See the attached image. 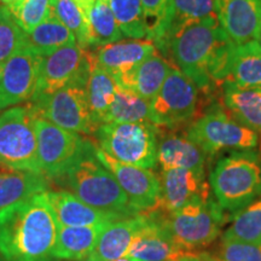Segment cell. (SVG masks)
Listing matches in <instances>:
<instances>
[{"label":"cell","instance_id":"obj_14","mask_svg":"<svg viewBox=\"0 0 261 261\" xmlns=\"http://www.w3.org/2000/svg\"><path fill=\"white\" fill-rule=\"evenodd\" d=\"M41 61V56L23 46L3 64L0 112L32 99L37 89Z\"/></svg>","mask_w":261,"mask_h":261},{"label":"cell","instance_id":"obj_45","mask_svg":"<svg viewBox=\"0 0 261 261\" xmlns=\"http://www.w3.org/2000/svg\"><path fill=\"white\" fill-rule=\"evenodd\" d=\"M2 74H3V64H0V77H2Z\"/></svg>","mask_w":261,"mask_h":261},{"label":"cell","instance_id":"obj_4","mask_svg":"<svg viewBox=\"0 0 261 261\" xmlns=\"http://www.w3.org/2000/svg\"><path fill=\"white\" fill-rule=\"evenodd\" d=\"M210 187L224 211L237 213L261 196V158L247 150L220 159L211 173Z\"/></svg>","mask_w":261,"mask_h":261},{"label":"cell","instance_id":"obj_5","mask_svg":"<svg viewBox=\"0 0 261 261\" xmlns=\"http://www.w3.org/2000/svg\"><path fill=\"white\" fill-rule=\"evenodd\" d=\"M94 135L99 149L116 161L148 169L158 165L159 128L152 123H102Z\"/></svg>","mask_w":261,"mask_h":261},{"label":"cell","instance_id":"obj_15","mask_svg":"<svg viewBox=\"0 0 261 261\" xmlns=\"http://www.w3.org/2000/svg\"><path fill=\"white\" fill-rule=\"evenodd\" d=\"M158 52L155 44L145 39H125L90 50L91 65L100 68L117 80Z\"/></svg>","mask_w":261,"mask_h":261},{"label":"cell","instance_id":"obj_46","mask_svg":"<svg viewBox=\"0 0 261 261\" xmlns=\"http://www.w3.org/2000/svg\"><path fill=\"white\" fill-rule=\"evenodd\" d=\"M0 261H6V260L4 259V256L2 255V253H0Z\"/></svg>","mask_w":261,"mask_h":261},{"label":"cell","instance_id":"obj_32","mask_svg":"<svg viewBox=\"0 0 261 261\" xmlns=\"http://www.w3.org/2000/svg\"><path fill=\"white\" fill-rule=\"evenodd\" d=\"M223 237L261 244V196L233 215Z\"/></svg>","mask_w":261,"mask_h":261},{"label":"cell","instance_id":"obj_1","mask_svg":"<svg viewBox=\"0 0 261 261\" xmlns=\"http://www.w3.org/2000/svg\"><path fill=\"white\" fill-rule=\"evenodd\" d=\"M233 47L218 17H212L185 25L159 52L202 92H211L228 80Z\"/></svg>","mask_w":261,"mask_h":261},{"label":"cell","instance_id":"obj_39","mask_svg":"<svg viewBox=\"0 0 261 261\" xmlns=\"http://www.w3.org/2000/svg\"><path fill=\"white\" fill-rule=\"evenodd\" d=\"M167 261H201L200 255L192 252H185V250H180L177 254H174L171 259Z\"/></svg>","mask_w":261,"mask_h":261},{"label":"cell","instance_id":"obj_7","mask_svg":"<svg viewBox=\"0 0 261 261\" xmlns=\"http://www.w3.org/2000/svg\"><path fill=\"white\" fill-rule=\"evenodd\" d=\"M187 136L204 150L207 155H215L223 150L255 149L260 136L255 130L237 121L220 107H212L189 127Z\"/></svg>","mask_w":261,"mask_h":261},{"label":"cell","instance_id":"obj_31","mask_svg":"<svg viewBox=\"0 0 261 261\" xmlns=\"http://www.w3.org/2000/svg\"><path fill=\"white\" fill-rule=\"evenodd\" d=\"M150 122V102L133 91L117 87L106 122Z\"/></svg>","mask_w":261,"mask_h":261},{"label":"cell","instance_id":"obj_29","mask_svg":"<svg viewBox=\"0 0 261 261\" xmlns=\"http://www.w3.org/2000/svg\"><path fill=\"white\" fill-rule=\"evenodd\" d=\"M85 87L91 114L99 127V125L106 122V117L112 107L119 85L108 71L91 65Z\"/></svg>","mask_w":261,"mask_h":261},{"label":"cell","instance_id":"obj_35","mask_svg":"<svg viewBox=\"0 0 261 261\" xmlns=\"http://www.w3.org/2000/svg\"><path fill=\"white\" fill-rule=\"evenodd\" d=\"M23 34L11 11L0 5V64L23 47Z\"/></svg>","mask_w":261,"mask_h":261},{"label":"cell","instance_id":"obj_37","mask_svg":"<svg viewBox=\"0 0 261 261\" xmlns=\"http://www.w3.org/2000/svg\"><path fill=\"white\" fill-rule=\"evenodd\" d=\"M51 8L52 0H25L24 4L12 15L19 28L27 33L48 18Z\"/></svg>","mask_w":261,"mask_h":261},{"label":"cell","instance_id":"obj_25","mask_svg":"<svg viewBox=\"0 0 261 261\" xmlns=\"http://www.w3.org/2000/svg\"><path fill=\"white\" fill-rule=\"evenodd\" d=\"M107 226H63L58 224L52 257L70 261L87 259Z\"/></svg>","mask_w":261,"mask_h":261},{"label":"cell","instance_id":"obj_23","mask_svg":"<svg viewBox=\"0 0 261 261\" xmlns=\"http://www.w3.org/2000/svg\"><path fill=\"white\" fill-rule=\"evenodd\" d=\"M212 17H218L215 0H171L166 17L152 42L160 51L185 25Z\"/></svg>","mask_w":261,"mask_h":261},{"label":"cell","instance_id":"obj_34","mask_svg":"<svg viewBox=\"0 0 261 261\" xmlns=\"http://www.w3.org/2000/svg\"><path fill=\"white\" fill-rule=\"evenodd\" d=\"M51 14L73 33L81 47L89 50V15L75 0H52Z\"/></svg>","mask_w":261,"mask_h":261},{"label":"cell","instance_id":"obj_47","mask_svg":"<svg viewBox=\"0 0 261 261\" xmlns=\"http://www.w3.org/2000/svg\"><path fill=\"white\" fill-rule=\"evenodd\" d=\"M103 2H109V0H103Z\"/></svg>","mask_w":261,"mask_h":261},{"label":"cell","instance_id":"obj_12","mask_svg":"<svg viewBox=\"0 0 261 261\" xmlns=\"http://www.w3.org/2000/svg\"><path fill=\"white\" fill-rule=\"evenodd\" d=\"M91 70L90 50L70 44L42 57L38 85L32 98L47 96L75 81H85Z\"/></svg>","mask_w":261,"mask_h":261},{"label":"cell","instance_id":"obj_13","mask_svg":"<svg viewBox=\"0 0 261 261\" xmlns=\"http://www.w3.org/2000/svg\"><path fill=\"white\" fill-rule=\"evenodd\" d=\"M96 156L104 167L113 173L128 198L130 207L137 213L161 208V180L150 169L116 161L99 148H96Z\"/></svg>","mask_w":261,"mask_h":261},{"label":"cell","instance_id":"obj_30","mask_svg":"<svg viewBox=\"0 0 261 261\" xmlns=\"http://www.w3.org/2000/svg\"><path fill=\"white\" fill-rule=\"evenodd\" d=\"M109 2L96 0L89 12V50L122 40Z\"/></svg>","mask_w":261,"mask_h":261},{"label":"cell","instance_id":"obj_41","mask_svg":"<svg viewBox=\"0 0 261 261\" xmlns=\"http://www.w3.org/2000/svg\"><path fill=\"white\" fill-rule=\"evenodd\" d=\"M75 2H76L77 4L80 5V8L83 9L84 11L86 12L87 15H89L90 10H91V8H92V6H93L94 2H96V0H75Z\"/></svg>","mask_w":261,"mask_h":261},{"label":"cell","instance_id":"obj_3","mask_svg":"<svg viewBox=\"0 0 261 261\" xmlns=\"http://www.w3.org/2000/svg\"><path fill=\"white\" fill-rule=\"evenodd\" d=\"M64 181L73 195L84 203L117 218L138 214L113 173L96 156V146L65 173Z\"/></svg>","mask_w":261,"mask_h":261},{"label":"cell","instance_id":"obj_24","mask_svg":"<svg viewBox=\"0 0 261 261\" xmlns=\"http://www.w3.org/2000/svg\"><path fill=\"white\" fill-rule=\"evenodd\" d=\"M173 68L174 65L158 51L119 77L116 83L150 102L158 94Z\"/></svg>","mask_w":261,"mask_h":261},{"label":"cell","instance_id":"obj_33","mask_svg":"<svg viewBox=\"0 0 261 261\" xmlns=\"http://www.w3.org/2000/svg\"><path fill=\"white\" fill-rule=\"evenodd\" d=\"M109 5L123 37L146 40L142 0H109Z\"/></svg>","mask_w":261,"mask_h":261},{"label":"cell","instance_id":"obj_16","mask_svg":"<svg viewBox=\"0 0 261 261\" xmlns=\"http://www.w3.org/2000/svg\"><path fill=\"white\" fill-rule=\"evenodd\" d=\"M218 21L234 45L255 40L261 23V0H215Z\"/></svg>","mask_w":261,"mask_h":261},{"label":"cell","instance_id":"obj_9","mask_svg":"<svg viewBox=\"0 0 261 261\" xmlns=\"http://www.w3.org/2000/svg\"><path fill=\"white\" fill-rule=\"evenodd\" d=\"M0 162L41 173L38 162L35 115L29 104L9 108L0 114Z\"/></svg>","mask_w":261,"mask_h":261},{"label":"cell","instance_id":"obj_27","mask_svg":"<svg viewBox=\"0 0 261 261\" xmlns=\"http://www.w3.org/2000/svg\"><path fill=\"white\" fill-rule=\"evenodd\" d=\"M227 81L243 89H261V50L255 40L234 45Z\"/></svg>","mask_w":261,"mask_h":261},{"label":"cell","instance_id":"obj_19","mask_svg":"<svg viewBox=\"0 0 261 261\" xmlns=\"http://www.w3.org/2000/svg\"><path fill=\"white\" fill-rule=\"evenodd\" d=\"M146 220L148 213H138L108 225L86 261H113L126 256L130 243Z\"/></svg>","mask_w":261,"mask_h":261},{"label":"cell","instance_id":"obj_40","mask_svg":"<svg viewBox=\"0 0 261 261\" xmlns=\"http://www.w3.org/2000/svg\"><path fill=\"white\" fill-rule=\"evenodd\" d=\"M24 2L25 0H0V5L6 6L11 11V14H15L24 4Z\"/></svg>","mask_w":261,"mask_h":261},{"label":"cell","instance_id":"obj_26","mask_svg":"<svg viewBox=\"0 0 261 261\" xmlns=\"http://www.w3.org/2000/svg\"><path fill=\"white\" fill-rule=\"evenodd\" d=\"M221 89L225 109L237 121L261 136V89H243L228 81Z\"/></svg>","mask_w":261,"mask_h":261},{"label":"cell","instance_id":"obj_18","mask_svg":"<svg viewBox=\"0 0 261 261\" xmlns=\"http://www.w3.org/2000/svg\"><path fill=\"white\" fill-rule=\"evenodd\" d=\"M161 210L174 212L191 202L205 201L210 196V184L204 175L185 168L162 169Z\"/></svg>","mask_w":261,"mask_h":261},{"label":"cell","instance_id":"obj_21","mask_svg":"<svg viewBox=\"0 0 261 261\" xmlns=\"http://www.w3.org/2000/svg\"><path fill=\"white\" fill-rule=\"evenodd\" d=\"M46 197L57 223L63 226H100L122 219L92 208L67 190H47Z\"/></svg>","mask_w":261,"mask_h":261},{"label":"cell","instance_id":"obj_22","mask_svg":"<svg viewBox=\"0 0 261 261\" xmlns=\"http://www.w3.org/2000/svg\"><path fill=\"white\" fill-rule=\"evenodd\" d=\"M207 154L189 137L167 133L159 138L158 163L162 169L185 168L205 175Z\"/></svg>","mask_w":261,"mask_h":261},{"label":"cell","instance_id":"obj_10","mask_svg":"<svg viewBox=\"0 0 261 261\" xmlns=\"http://www.w3.org/2000/svg\"><path fill=\"white\" fill-rule=\"evenodd\" d=\"M38 140V162L46 178L58 179L87 154L94 144L79 133L58 127L35 116Z\"/></svg>","mask_w":261,"mask_h":261},{"label":"cell","instance_id":"obj_20","mask_svg":"<svg viewBox=\"0 0 261 261\" xmlns=\"http://www.w3.org/2000/svg\"><path fill=\"white\" fill-rule=\"evenodd\" d=\"M44 174L18 169L0 162V214L34 195L47 191Z\"/></svg>","mask_w":261,"mask_h":261},{"label":"cell","instance_id":"obj_42","mask_svg":"<svg viewBox=\"0 0 261 261\" xmlns=\"http://www.w3.org/2000/svg\"><path fill=\"white\" fill-rule=\"evenodd\" d=\"M198 255H200L201 261H220L214 254H211L208 252H201L198 253Z\"/></svg>","mask_w":261,"mask_h":261},{"label":"cell","instance_id":"obj_6","mask_svg":"<svg viewBox=\"0 0 261 261\" xmlns=\"http://www.w3.org/2000/svg\"><path fill=\"white\" fill-rule=\"evenodd\" d=\"M166 223L179 249L192 252L215 242L225 224V214L218 202L210 197L167 213Z\"/></svg>","mask_w":261,"mask_h":261},{"label":"cell","instance_id":"obj_17","mask_svg":"<svg viewBox=\"0 0 261 261\" xmlns=\"http://www.w3.org/2000/svg\"><path fill=\"white\" fill-rule=\"evenodd\" d=\"M148 213V220L130 243L127 256L135 261H167L180 252L159 210Z\"/></svg>","mask_w":261,"mask_h":261},{"label":"cell","instance_id":"obj_8","mask_svg":"<svg viewBox=\"0 0 261 261\" xmlns=\"http://www.w3.org/2000/svg\"><path fill=\"white\" fill-rule=\"evenodd\" d=\"M86 83L75 81L47 96L29 100L37 117L79 135H94L98 125L91 114L86 96Z\"/></svg>","mask_w":261,"mask_h":261},{"label":"cell","instance_id":"obj_2","mask_svg":"<svg viewBox=\"0 0 261 261\" xmlns=\"http://www.w3.org/2000/svg\"><path fill=\"white\" fill-rule=\"evenodd\" d=\"M57 219L46 192L0 214V253L6 261H50Z\"/></svg>","mask_w":261,"mask_h":261},{"label":"cell","instance_id":"obj_11","mask_svg":"<svg viewBox=\"0 0 261 261\" xmlns=\"http://www.w3.org/2000/svg\"><path fill=\"white\" fill-rule=\"evenodd\" d=\"M201 90L190 77L173 68L158 94L150 100V120L158 128H174L194 120Z\"/></svg>","mask_w":261,"mask_h":261},{"label":"cell","instance_id":"obj_43","mask_svg":"<svg viewBox=\"0 0 261 261\" xmlns=\"http://www.w3.org/2000/svg\"><path fill=\"white\" fill-rule=\"evenodd\" d=\"M255 42H256L257 46H259L260 50H261V23H260L259 31H257V35H256V38H255Z\"/></svg>","mask_w":261,"mask_h":261},{"label":"cell","instance_id":"obj_28","mask_svg":"<svg viewBox=\"0 0 261 261\" xmlns=\"http://www.w3.org/2000/svg\"><path fill=\"white\" fill-rule=\"evenodd\" d=\"M77 44L74 34L55 15L23 34V46L44 57L65 45Z\"/></svg>","mask_w":261,"mask_h":261},{"label":"cell","instance_id":"obj_36","mask_svg":"<svg viewBox=\"0 0 261 261\" xmlns=\"http://www.w3.org/2000/svg\"><path fill=\"white\" fill-rule=\"evenodd\" d=\"M214 255L220 261H261V244L221 236Z\"/></svg>","mask_w":261,"mask_h":261},{"label":"cell","instance_id":"obj_38","mask_svg":"<svg viewBox=\"0 0 261 261\" xmlns=\"http://www.w3.org/2000/svg\"><path fill=\"white\" fill-rule=\"evenodd\" d=\"M171 0H142L143 16L146 28V40H154L167 14Z\"/></svg>","mask_w":261,"mask_h":261},{"label":"cell","instance_id":"obj_44","mask_svg":"<svg viewBox=\"0 0 261 261\" xmlns=\"http://www.w3.org/2000/svg\"><path fill=\"white\" fill-rule=\"evenodd\" d=\"M113 261H135L133 259H130L129 256H122V257H120V259H116V260H113Z\"/></svg>","mask_w":261,"mask_h":261}]
</instances>
